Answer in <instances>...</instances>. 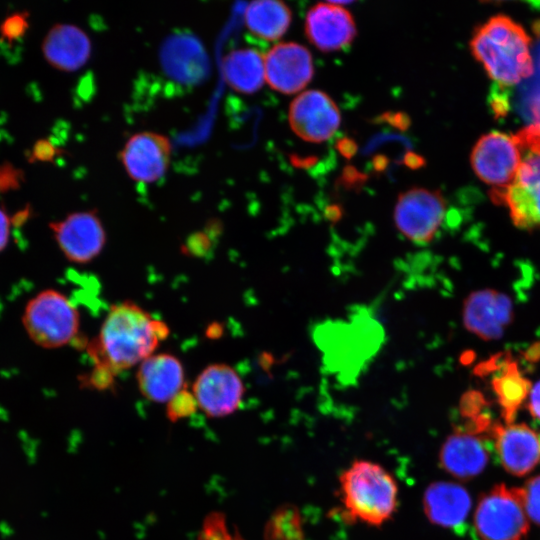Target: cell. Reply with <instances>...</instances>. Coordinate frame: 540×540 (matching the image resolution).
I'll return each mask as SVG.
<instances>
[{"mask_svg": "<svg viewBox=\"0 0 540 540\" xmlns=\"http://www.w3.org/2000/svg\"><path fill=\"white\" fill-rule=\"evenodd\" d=\"M169 332L164 321L133 301H123L110 307L87 353L94 367L116 376L154 354Z\"/></svg>", "mask_w": 540, "mask_h": 540, "instance_id": "obj_1", "label": "cell"}, {"mask_svg": "<svg viewBox=\"0 0 540 540\" xmlns=\"http://www.w3.org/2000/svg\"><path fill=\"white\" fill-rule=\"evenodd\" d=\"M530 42L521 25L500 14L475 29L470 48L493 80L512 85L533 72Z\"/></svg>", "mask_w": 540, "mask_h": 540, "instance_id": "obj_2", "label": "cell"}, {"mask_svg": "<svg viewBox=\"0 0 540 540\" xmlns=\"http://www.w3.org/2000/svg\"><path fill=\"white\" fill-rule=\"evenodd\" d=\"M339 483L343 514L349 521L379 527L397 509V482L378 463L355 460L341 473Z\"/></svg>", "mask_w": 540, "mask_h": 540, "instance_id": "obj_3", "label": "cell"}, {"mask_svg": "<svg viewBox=\"0 0 540 540\" xmlns=\"http://www.w3.org/2000/svg\"><path fill=\"white\" fill-rule=\"evenodd\" d=\"M520 164L512 183L492 189L491 198L508 207L514 225L524 230L540 228V125L531 124L513 135Z\"/></svg>", "mask_w": 540, "mask_h": 540, "instance_id": "obj_4", "label": "cell"}, {"mask_svg": "<svg viewBox=\"0 0 540 540\" xmlns=\"http://www.w3.org/2000/svg\"><path fill=\"white\" fill-rule=\"evenodd\" d=\"M22 319L33 342L49 349L70 343L80 326L76 306L63 293L54 289L44 290L32 298Z\"/></svg>", "mask_w": 540, "mask_h": 540, "instance_id": "obj_5", "label": "cell"}, {"mask_svg": "<svg viewBox=\"0 0 540 540\" xmlns=\"http://www.w3.org/2000/svg\"><path fill=\"white\" fill-rule=\"evenodd\" d=\"M476 540H523L529 531L522 489L498 484L479 500L474 514Z\"/></svg>", "mask_w": 540, "mask_h": 540, "instance_id": "obj_6", "label": "cell"}, {"mask_svg": "<svg viewBox=\"0 0 540 540\" xmlns=\"http://www.w3.org/2000/svg\"><path fill=\"white\" fill-rule=\"evenodd\" d=\"M446 207L440 191L410 188L397 198L394 208L396 228L409 241L428 244L443 223Z\"/></svg>", "mask_w": 540, "mask_h": 540, "instance_id": "obj_7", "label": "cell"}, {"mask_svg": "<svg viewBox=\"0 0 540 540\" xmlns=\"http://www.w3.org/2000/svg\"><path fill=\"white\" fill-rule=\"evenodd\" d=\"M50 228L63 255L75 264L94 261L106 245V231L95 210L71 213Z\"/></svg>", "mask_w": 540, "mask_h": 540, "instance_id": "obj_8", "label": "cell"}, {"mask_svg": "<svg viewBox=\"0 0 540 540\" xmlns=\"http://www.w3.org/2000/svg\"><path fill=\"white\" fill-rule=\"evenodd\" d=\"M192 393L198 408L210 418L233 414L240 406L245 386L238 372L225 363H213L201 370Z\"/></svg>", "mask_w": 540, "mask_h": 540, "instance_id": "obj_9", "label": "cell"}, {"mask_svg": "<svg viewBox=\"0 0 540 540\" xmlns=\"http://www.w3.org/2000/svg\"><path fill=\"white\" fill-rule=\"evenodd\" d=\"M471 165L476 175L493 189L509 186L520 164L514 136L493 131L483 135L473 147Z\"/></svg>", "mask_w": 540, "mask_h": 540, "instance_id": "obj_10", "label": "cell"}, {"mask_svg": "<svg viewBox=\"0 0 540 540\" xmlns=\"http://www.w3.org/2000/svg\"><path fill=\"white\" fill-rule=\"evenodd\" d=\"M341 115L328 94L307 90L293 99L289 107V123L301 139L320 143L328 140L338 129Z\"/></svg>", "mask_w": 540, "mask_h": 540, "instance_id": "obj_11", "label": "cell"}, {"mask_svg": "<svg viewBox=\"0 0 540 540\" xmlns=\"http://www.w3.org/2000/svg\"><path fill=\"white\" fill-rule=\"evenodd\" d=\"M171 151L168 137L152 131H142L128 138L119 158L131 179L151 183L162 178L168 170Z\"/></svg>", "mask_w": 540, "mask_h": 540, "instance_id": "obj_12", "label": "cell"}, {"mask_svg": "<svg viewBox=\"0 0 540 540\" xmlns=\"http://www.w3.org/2000/svg\"><path fill=\"white\" fill-rule=\"evenodd\" d=\"M462 317L468 331L486 341L496 340L513 321L512 301L493 289L477 290L465 299Z\"/></svg>", "mask_w": 540, "mask_h": 540, "instance_id": "obj_13", "label": "cell"}, {"mask_svg": "<svg viewBox=\"0 0 540 540\" xmlns=\"http://www.w3.org/2000/svg\"><path fill=\"white\" fill-rule=\"evenodd\" d=\"M313 73L311 53L298 43L280 42L265 56V79L278 92L293 94L302 90Z\"/></svg>", "mask_w": 540, "mask_h": 540, "instance_id": "obj_14", "label": "cell"}, {"mask_svg": "<svg viewBox=\"0 0 540 540\" xmlns=\"http://www.w3.org/2000/svg\"><path fill=\"white\" fill-rule=\"evenodd\" d=\"M305 34L319 50L331 52L347 47L356 36L352 14L338 2L317 3L307 12Z\"/></svg>", "mask_w": 540, "mask_h": 540, "instance_id": "obj_15", "label": "cell"}, {"mask_svg": "<svg viewBox=\"0 0 540 540\" xmlns=\"http://www.w3.org/2000/svg\"><path fill=\"white\" fill-rule=\"evenodd\" d=\"M490 436L504 469L515 476H524L540 462V436L524 423H495Z\"/></svg>", "mask_w": 540, "mask_h": 540, "instance_id": "obj_16", "label": "cell"}, {"mask_svg": "<svg viewBox=\"0 0 540 540\" xmlns=\"http://www.w3.org/2000/svg\"><path fill=\"white\" fill-rule=\"evenodd\" d=\"M184 367L170 353H154L138 365L136 382L140 393L156 403H167L184 388Z\"/></svg>", "mask_w": 540, "mask_h": 540, "instance_id": "obj_17", "label": "cell"}, {"mask_svg": "<svg viewBox=\"0 0 540 540\" xmlns=\"http://www.w3.org/2000/svg\"><path fill=\"white\" fill-rule=\"evenodd\" d=\"M91 49L89 36L73 24L54 25L42 44L46 61L56 69L66 72L82 67L90 58Z\"/></svg>", "mask_w": 540, "mask_h": 540, "instance_id": "obj_18", "label": "cell"}, {"mask_svg": "<svg viewBox=\"0 0 540 540\" xmlns=\"http://www.w3.org/2000/svg\"><path fill=\"white\" fill-rule=\"evenodd\" d=\"M483 437L461 430L448 436L439 452L442 468L453 477L470 480L486 467L489 453L482 441Z\"/></svg>", "mask_w": 540, "mask_h": 540, "instance_id": "obj_19", "label": "cell"}, {"mask_svg": "<svg viewBox=\"0 0 540 540\" xmlns=\"http://www.w3.org/2000/svg\"><path fill=\"white\" fill-rule=\"evenodd\" d=\"M471 508L467 490L453 482H434L423 495V509L434 525L459 529L466 521Z\"/></svg>", "mask_w": 540, "mask_h": 540, "instance_id": "obj_20", "label": "cell"}, {"mask_svg": "<svg viewBox=\"0 0 540 540\" xmlns=\"http://www.w3.org/2000/svg\"><path fill=\"white\" fill-rule=\"evenodd\" d=\"M222 74L233 90L252 94L259 90L265 79V56L252 48L230 51L222 59Z\"/></svg>", "mask_w": 540, "mask_h": 540, "instance_id": "obj_21", "label": "cell"}, {"mask_svg": "<svg viewBox=\"0 0 540 540\" xmlns=\"http://www.w3.org/2000/svg\"><path fill=\"white\" fill-rule=\"evenodd\" d=\"M493 362L498 368V359H494ZM497 371L498 374L492 379V388L501 407L502 418L506 424H511L530 394L532 384L522 375L517 362L508 355L503 356L501 368Z\"/></svg>", "mask_w": 540, "mask_h": 540, "instance_id": "obj_22", "label": "cell"}, {"mask_svg": "<svg viewBox=\"0 0 540 540\" xmlns=\"http://www.w3.org/2000/svg\"><path fill=\"white\" fill-rule=\"evenodd\" d=\"M292 19L290 8L282 1L257 0L250 2L244 20L251 33L267 41L281 38Z\"/></svg>", "mask_w": 540, "mask_h": 540, "instance_id": "obj_23", "label": "cell"}, {"mask_svg": "<svg viewBox=\"0 0 540 540\" xmlns=\"http://www.w3.org/2000/svg\"><path fill=\"white\" fill-rule=\"evenodd\" d=\"M488 402L479 391L471 390L462 395L459 403L460 415L465 419L464 427L458 430L482 437L491 433L493 422L487 412Z\"/></svg>", "mask_w": 540, "mask_h": 540, "instance_id": "obj_24", "label": "cell"}, {"mask_svg": "<svg viewBox=\"0 0 540 540\" xmlns=\"http://www.w3.org/2000/svg\"><path fill=\"white\" fill-rule=\"evenodd\" d=\"M264 540H304L299 510L291 504L278 507L266 523Z\"/></svg>", "mask_w": 540, "mask_h": 540, "instance_id": "obj_25", "label": "cell"}, {"mask_svg": "<svg viewBox=\"0 0 540 540\" xmlns=\"http://www.w3.org/2000/svg\"><path fill=\"white\" fill-rule=\"evenodd\" d=\"M197 408L192 391L183 388L166 403V415L171 422H176L194 414Z\"/></svg>", "mask_w": 540, "mask_h": 540, "instance_id": "obj_26", "label": "cell"}, {"mask_svg": "<svg viewBox=\"0 0 540 540\" xmlns=\"http://www.w3.org/2000/svg\"><path fill=\"white\" fill-rule=\"evenodd\" d=\"M230 537L225 515L211 512L205 517L197 540H228Z\"/></svg>", "mask_w": 540, "mask_h": 540, "instance_id": "obj_27", "label": "cell"}, {"mask_svg": "<svg viewBox=\"0 0 540 540\" xmlns=\"http://www.w3.org/2000/svg\"><path fill=\"white\" fill-rule=\"evenodd\" d=\"M521 489L528 518L540 525V475L529 479Z\"/></svg>", "mask_w": 540, "mask_h": 540, "instance_id": "obj_28", "label": "cell"}, {"mask_svg": "<svg viewBox=\"0 0 540 540\" xmlns=\"http://www.w3.org/2000/svg\"><path fill=\"white\" fill-rule=\"evenodd\" d=\"M28 29V14L15 13L7 17L0 26L2 38L8 42L18 40Z\"/></svg>", "mask_w": 540, "mask_h": 540, "instance_id": "obj_29", "label": "cell"}, {"mask_svg": "<svg viewBox=\"0 0 540 540\" xmlns=\"http://www.w3.org/2000/svg\"><path fill=\"white\" fill-rule=\"evenodd\" d=\"M23 179L22 171L6 162L0 165V192L19 188Z\"/></svg>", "mask_w": 540, "mask_h": 540, "instance_id": "obj_30", "label": "cell"}, {"mask_svg": "<svg viewBox=\"0 0 540 540\" xmlns=\"http://www.w3.org/2000/svg\"><path fill=\"white\" fill-rule=\"evenodd\" d=\"M58 149L48 140L37 141L30 153V161H51L57 154Z\"/></svg>", "mask_w": 540, "mask_h": 540, "instance_id": "obj_31", "label": "cell"}, {"mask_svg": "<svg viewBox=\"0 0 540 540\" xmlns=\"http://www.w3.org/2000/svg\"><path fill=\"white\" fill-rule=\"evenodd\" d=\"M381 121H385L392 125L395 128H398L400 130H405L410 126V118L409 116L404 112H388L384 113L380 117Z\"/></svg>", "mask_w": 540, "mask_h": 540, "instance_id": "obj_32", "label": "cell"}, {"mask_svg": "<svg viewBox=\"0 0 540 540\" xmlns=\"http://www.w3.org/2000/svg\"><path fill=\"white\" fill-rule=\"evenodd\" d=\"M528 410L533 417L540 420V380L530 391Z\"/></svg>", "mask_w": 540, "mask_h": 540, "instance_id": "obj_33", "label": "cell"}, {"mask_svg": "<svg viewBox=\"0 0 540 540\" xmlns=\"http://www.w3.org/2000/svg\"><path fill=\"white\" fill-rule=\"evenodd\" d=\"M336 148L341 153V155L349 159L355 155L357 151V144L353 139L344 137L338 140Z\"/></svg>", "mask_w": 540, "mask_h": 540, "instance_id": "obj_34", "label": "cell"}, {"mask_svg": "<svg viewBox=\"0 0 540 540\" xmlns=\"http://www.w3.org/2000/svg\"><path fill=\"white\" fill-rule=\"evenodd\" d=\"M10 220L6 213L0 209V251L4 249L9 239Z\"/></svg>", "mask_w": 540, "mask_h": 540, "instance_id": "obj_35", "label": "cell"}, {"mask_svg": "<svg viewBox=\"0 0 540 540\" xmlns=\"http://www.w3.org/2000/svg\"><path fill=\"white\" fill-rule=\"evenodd\" d=\"M403 162L410 169H418L426 164L425 159L421 155L412 151H408L405 154Z\"/></svg>", "mask_w": 540, "mask_h": 540, "instance_id": "obj_36", "label": "cell"}, {"mask_svg": "<svg viewBox=\"0 0 540 540\" xmlns=\"http://www.w3.org/2000/svg\"><path fill=\"white\" fill-rule=\"evenodd\" d=\"M343 179L345 183L350 186V183H357L358 181L363 180V175L360 174L354 167H346L343 172Z\"/></svg>", "mask_w": 540, "mask_h": 540, "instance_id": "obj_37", "label": "cell"}, {"mask_svg": "<svg viewBox=\"0 0 540 540\" xmlns=\"http://www.w3.org/2000/svg\"><path fill=\"white\" fill-rule=\"evenodd\" d=\"M325 214L331 222H337L342 216V208L333 204L326 208Z\"/></svg>", "mask_w": 540, "mask_h": 540, "instance_id": "obj_38", "label": "cell"}, {"mask_svg": "<svg viewBox=\"0 0 540 540\" xmlns=\"http://www.w3.org/2000/svg\"><path fill=\"white\" fill-rule=\"evenodd\" d=\"M388 159L383 155H377L373 159L374 169L377 171H382L387 166Z\"/></svg>", "mask_w": 540, "mask_h": 540, "instance_id": "obj_39", "label": "cell"}, {"mask_svg": "<svg viewBox=\"0 0 540 540\" xmlns=\"http://www.w3.org/2000/svg\"><path fill=\"white\" fill-rule=\"evenodd\" d=\"M228 540H244L241 535L238 532H235L234 535H231V537Z\"/></svg>", "mask_w": 540, "mask_h": 540, "instance_id": "obj_40", "label": "cell"}]
</instances>
